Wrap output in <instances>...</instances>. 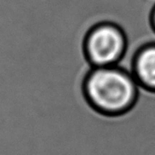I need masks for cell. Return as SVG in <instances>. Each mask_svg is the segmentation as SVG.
Here are the masks:
<instances>
[{
	"mask_svg": "<svg viewBox=\"0 0 155 155\" xmlns=\"http://www.w3.org/2000/svg\"><path fill=\"white\" fill-rule=\"evenodd\" d=\"M132 74L139 86L155 92V43L143 46L137 52Z\"/></svg>",
	"mask_w": 155,
	"mask_h": 155,
	"instance_id": "cell-3",
	"label": "cell"
},
{
	"mask_svg": "<svg viewBox=\"0 0 155 155\" xmlns=\"http://www.w3.org/2000/svg\"><path fill=\"white\" fill-rule=\"evenodd\" d=\"M139 84L134 75L118 65L94 67L84 82L88 102L98 112L119 115L135 104Z\"/></svg>",
	"mask_w": 155,
	"mask_h": 155,
	"instance_id": "cell-1",
	"label": "cell"
},
{
	"mask_svg": "<svg viewBox=\"0 0 155 155\" xmlns=\"http://www.w3.org/2000/svg\"><path fill=\"white\" fill-rule=\"evenodd\" d=\"M152 24H153V28H154L155 30V6L154 8H153V13H152Z\"/></svg>",
	"mask_w": 155,
	"mask_h": 155,
	"instance_id": "cell-4",
	"label": "cell"
},
{
	"mask_svg": "<svg viewBox=\"0 0 155 155\" xmlns=\"http://www.w3.org/2000/svg\"><path fill=\"white\" fill-rule=\"evenodd\" d=\"M127 46L124 31L113 23H101L87 35L84 43L86 56L94 67L117 65Z\"/></svg>",
	"mask_w": 155,
	"mask_h": 155,
	"instance_id": "cell-2",
	"label": "cell"
}]
</instances>
